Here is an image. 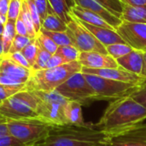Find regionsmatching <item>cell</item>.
Returning <instances> with one entry per match:
<instances>
[{"label":"cell","mask_w":146,"mask_h":146,"mask_svg":"<svg viewBox=\"0 0 146 146\" xmlns=\"http://www.w3.org/2000/svg\"><path fill=\"white\" fill-rule=\"evenodd\" d=\"M145 120V108L128 96L111 101L96 126L112 139L135 128Z\"/></svg>","instance_id":"cell-1"},{"label":"cell","mask_w":146,"mask_h":146,"mask_svg":"<svg viewBox=\"0 0 146 146\" xmlns=\"http://www.w3.org/2000/svg\"><path fill=\"white\" fill-rule=\"evenodd\" d=\"M110 138L100 131L96 125L52 126L47 136L22 146H94L107 144Z\"/></svg>","instance_id":"cell-2"},{"label":"cell","mask_w":146,"mask_h":146,"mask_svg":"<svg viewBox=\"0 0 146 146\" xmlns=\"http://www.w3.org/2000/svg\"><path fill=\"white\" fill-rule=\"evenodd\" d=\"M82 65L79 61L62 64L61 66L33 70L32 74L26 84L27 90L52 92L68 80L72 75L81 72Z\"/></svg>","instance_id":"cell-3"},{"label":"cell","mask_w":146,"mask_h":146,"mask_svg":"<svg viewBox=\"0 0 146 146\" xmlns=\"http://www.w3.org/2000/svg\"><path fill=\"white\" fill-rule=\"evenodd\" d=\"M31 92L37 100L36 111L38 120L50 126L67 124L64 117V108L68 101L67 98L56 91L43 92L32 90Z\"/></svg>","instance_id":"cell-4"},{"label":"cell","mask_w":146,"mask_h":146,"mask_svg":"<svg viewBox=\"0 0 146 146\" xmlns=\"http://www.w3.org/2000/svg\"><path fill=\"white\" fill-rule=\"evenodd\" d=\"M37 100L29 90H22L0 104V114L8 120L38 119Z\"/></svg>","instance_id":"cell-5"},{"label":"cell","mask_w":146,"mask_h":146,"mask_svg":"<svg viewBox=\"0 0 146 146\" xmlns=\"http://www.w3.org/2000/svg\"><path fill=\"white\" fill-rule=\"evenodd\" d=\"M84 75L94 90L97 100L114 101L128 97L141 86V85L118 81L94 74H84Z\"/></svg>","instance_id":"cell-6"},{"label":"cell","mask_w":146,"mask_h":146,"mask_svg":"<svg viewBox=\"0 0 146 146\" xmlns=\"http://www.w3.org/2000/svg\"><path fill=\"white\" fill-rule=\"evenodd\" d=\"M7 125L9 134L24 145L44 139L52 127L38 119L8 120Z\"/></svg>","instance_id":"cell-7"},{"label":"cell","mask_w":146,"mask_h":146,"mask_svg":"<svg viewBox=\"0 0 146 146\" xmlns=\"http://www.w3.org/2000/svg\"><path fill=\"white\" fill-rule=\"evenodd\" d=\"M56 91L68 100L78 102L81 105H86L97 101L96 93L82 72L72 75Z\"/></svg>","instance_id":"cell-8"},{"label":"cell","mask_w":146,"mask_h":146,"mask_svg":"<svg viewBox=\"0 0 146 146\" xmlns=\"http://www.w3.org/2000/svg\"><path fill=\"white\" fill-rule=\"evenodd\" d=\"M72 20L67 24V33L70 40L80 52L98 51L108 54L106 47L101 44L97 38L86 29L81 22L71 14Z\"/></svg>","instance_id":"cell-9"},{"label":"cell","mask_w":146,"mask_h":146,"mask_svg":"<svg viewBox=\"0 0 146 146\" xmlns=\"http://www.w3.org/2000/svg\"><path fill=\"white\" fill-rule=\"evenodd\" d=\"M116 32L134 50L146 51V23H133L122 21Z\"/></svg>","instance_id":"cell-10"},{"label":"cell","mask_w":146,"mask_h":146,"mask_svg":"<svg viewBox=\"0 0 146 146\" xmlns=\"http://www.w3.org/2000/svg\"><path fill=\"white\" fill-rule=\"evenodd\" d=\"M81 72L84 74H94L110 80L137 84L141 86L146 83V78L143 77L142 75H139L134 73L129 72L120 66L115 68H88L82 67Z\"/></svg>","instance_id":"cell-11"},{"label":"cell","mask_w":146,"mask_h":146,"mask_svg":"<svg viewBox=\"0 0 146 146\" xmlns=\"http://www.w3.org/2000/svg\"><path fill=\"white\" fill-rule=\"evenodd\" d=\"M82 67L88 68H115L119 65L115 58L98 51L80 52L78 60Z\"/></svg>","instance_id":"cell-12"},{"label":"cell","mask_w":146,"mask_h":146,"mask_svg":"<svg viewBox=\"0 0 146 146\" xmlns=\"http://www.w3.org/2000/svg\"><path fill=\"white\" fill-rule=\"evenodd\" d=\"M111 146H146V125L140 124L135 128L110 139Z\"/></svg>","instance_id":"cell-13"},{"label":"cell","mask_w":146,"mask_h":146,"mask_svg":"<svg viewBox=\"0 0 146 146\" xmlns=\"http://www.w3.org/2000/svg\"><path fill=\"white\" fill-rule=\"evenodd\" d=\"M75 5L86 9L103 18L107 23L113 27L115 30L122 23V20L114 14H112L108 9L103 6L97 0H74Z\"/></svg>","instance_id":"cell-14"},{"label":"cell","mask_w":146,"mask_h":146,"mask_svg":"<svg viewBox=\"0 0 146 146\" xmlns=\"http://www.w3.org/2000/svg\"><path fill=\"white\" fill-rule=\"evenodd\" d=\"M32 69L22 67L9 59L2 56L0 62V73H3L26 85L32 74Z\"/></svg>","instance_id":"cell-15"},{"label":"cell","mask_w":146,"mask_h":146,"mask_svg":"<svg viewBox=\"0 0 146 146\" xmlns=\"http://www.w3.org/2000/svg\"><path fill=\"white\" fill-rule=\"evenodd\" d=\"M79 21L104 46H107V45H110V44H118V43H120V44H126V42L123 40V38L120 36V34L115 30H114V29L97 27V26H93V25L88 24V23H86L85 21H82L80 20H79Z\"/></svg>","instance_id":"cell-16"},{"label":"cell","mask_w":146,"mask_h":146,"mask_svg":"<svg viewBox=\"0 0 146 146\" xmlns=\"http://www.w3.org/2000/svg\"><path fill=\"white\" fill-rule=\"evenodd\" d=\"M144 51L139 50H133L128 54L120 57L116 60L118 65L122 68L134 73L136 74L141 75L142 67H143Z\"/></svg>","instance_id":"cell-17"},{"label":"cell","mask_w":146,"mask_h":146,"mask_svg":"<svg viewBox=\"0 0 146 146\" xmlns=\"http://www.w3.org/2000/svg\"><path fill=\"white\" fill-rule=\"evenodd\" d=\"M71 14L74 15L76 18L79 20L85 21L88 24L97 26V27H106V28H110L115 30L113 27H111L109 23H107L103 18H101L99 15L97 14L84 9L82 7H80L78 5H74L72 9H71ZM116 31V30H115Z\"/></svg>","instance_id":"cell-18"},{"label":"cell","mask_w":146,"mask_h":146,"mask_svg":"<svg viewBox=\"0 0 146 146\" xmlns=\"http://www.w3.org/2000/svg\"><path fill=\"white\" fill-rule=\"evenodd\" d=\"M121 19L128 22L146 23V6L139 7L122 3V13Z\"/></svg>","instance_id":"cell-19"},{"label":"cell","mask_w":146,"mask_h":146,"mask_svg":"<svg viewBox=\"0 0 146 146\" xmlns=\"http://www.w3.org/2000/svg\"><path fill=\"white\" fill-rule=\"evenodd\" d=\"M81 104L75 101L68 100L64 108V117L67 124L82 126L85 125L83 120Z\"/></svg>","instance_id":"cell-20"},{"label":"cell","mask_w":146,"mask_h":146,"mask_svg":"<svg viewBox=\"0 0 146 146\" xmlns=\"http://www.w3.org/2000/svg\"><path fill=\"white\" fill-rule=\"evenodd\" d=\"M54 12L67 24L72 20L71 9L75 5L74 0H48Z\"/></svg>","instance_id":"cell-21"},{"label":"cell","mask_w":146,"mask_h":146,"mask_svg":"<svg viewBox=\"0 0 146 146\" xmlns=\"http://www.w3.org/2000/svg\"><path fill=\"white\" fill-rule=\"evenodd\" d=\"M42 28L51 32H66L67 23L56 13L49 14L42 21Z\"/></svg>","instance_id":"cell-22"},{"label":"cell","mask_w":146,"mask_h":146,"mask_svg":"<svg viewBox=\"0 0 146 146\" xmlns=\"http://www.w3.org/2000/svg\"><path fill=\"white\" fill-rule=\"evenodd\" d=\"M15 35H16L15 21L7 20L6 22L4 23L3 32V35H2L3 44V55H6L9 52Z\"/></svg>","instance_id":"cell-23"},{"label":"cell","mask_w":146,"mask_h":146,"mask_svg":"<svg viewBox=\"0 0 146 146\" xmlns=\"http://www.w3.org/2000/svg\"><path fill=\"white\" fill-rule=\"evenodd\" d=\"M20 16L22 19V21L26 26V28L27 31V36L32 39L36 38L37 33L35 32L33 23V21H32L31 15H30V12H29L27 4L25 0H23V2H22V7H21V13H20Z\"/></svg>","instance_id":"cell-24"},{"label":"cell","mask_w":146,"mask_h":146,"mask_svg":"<svg viewBox=\"0 0 146 146\" xmlns=\"http://www.w3.org/2000/svg\"><path fill=\"white\" fill-rule=\"evenodd\" d=\"M105 47H106L108 55L111 56L115 60H117L120 57H122L123 56L128 54L133 50H134L127 44H120V43L112 44L107 45Z\"/></svg>","instance_id":"cell-25"},{"label":"cell","mask_w":146,"mask_h":146,"mask_svg":"<svg viewBox=\"0 0 146 146\" xmlns=\"http://www.w3.org/2000/svg\"><path fill=\"white\" fill-rule=\"evenodd\" d=\"M56 53L62 56L68 62H71L79 60L80 51L74 45L69 44L58 46V49Z\"/></svg>","instance_id":"cell-26"},{"label":"cell","mask_w":146,"mask_h":146,"mask_svg":"<svg viewBox=\"0 0 146 146\" xmlns=\"http://www.w3.org/2000/svg\"><path fill=\"white\" fill-rule=\"evenodd\" d=\"M40 32L50 37L58 46L73 44L67 32H51V31H47L44 28H41Z\"/></svg>","instance_id":"cell-27"},{"label":"cell","mask_w":146,"mask_h":146,"mask_svg":"<svg viewBox=\"0 0 146 146\" xmlns=\"http://www.w3.org/2000/svg\"><path fill=\"white\" fill-rule=\"evenodd\" d=\"M22 55L24 56V57L27 59V61L28 62V63L30 64V66L33 67L35 64L36 62V58H37V53H38V42L36 38H33L31 40V42L25 47L23 48V50H21Z\"/></svg>","instance_id":"cell-28"},{"label":"cell","mask_w":146,"mask_h":146,"mask_svg":"<svg viewBox=\"0 0 146 146\" xmlns=\"http://www.w3.org/2000/svg\"><path fill=\"white\" fill-rule=\"evenodd\" d=\"M36 39L38 41V43L39 44V45L44 49L45 50H47L48 52H50L51 55L55 54L58 49V45L47 35H45L44 33L39 32L36 37Z\"/></svg>","instance_id":"cell-29"},{"label":"cell","mask_w":146,"mask_h":146,"mask_svg":"<svg viewBox=\"0 0 146 146\" xmlns=\"http://www.w3.org/2000/svg\"><path fill=\"white\" fill-rule=\"evenodd\" d=\"M38 42V41H37ZM51 56V54L43 49L39 44L38 43V53H37V58L34 66L33 67V70H39V69H44L46 68V64L50 57Z\"/></svg>","instance_id":"cell-30"},{"label":"cell","mask_w":146,"mask_h":146,"mask_svg":"<svg viewBox=\"0 0 146 146\" xmlns=\"http://www.w3.org/2000/svg\"><path fill=\"white\" fill-rule=\"evenodd\" d=\"M25 1H26V3L27 4L28 9H29V12H30V15H31L32 21H33V27H34L35 32L37 33V35H38V33L40 32V30L42 28V22H41L38 9H37L35 4H34L33 0H25Z\"/></svg>","instance_id":"cell-31"},{"label":"cell","mask_w":146,"mask_h":146,"mask_svg":"<svg viewBox=\"0 0 146 146\" xmlns=\"http://www.w3.org/2000/svg\"><path fill=\"white\" fill-rule=\"evenodd\" d=\"M103 6L108 9L112 14L121 18L122 13V3L120 0H97Z\"/></svg>","instance_id":"cell-32"},{"label":"cell","mask_w":146,"mask_h":146,"mask_svg":"<svg viewBox=\"0 0 146 146\" xmlns=\"http://www.w3.org/2000/svg\"><path fill=\"white\" fill-rule=\"evenodd\" d=\"M33 2L38 9L41 22L49 14L55 13L48 0H33Z\"/></svg>","instance_id":"cell-33"},{"label":"cell","mask_w":146,"mask_h":146,"mask_svg":"<svg viewBox=\"0 0 146 146\" xmlns=\"http://www.w3.org/2000/svg\"><path fill=\"white\" fill-rule=\"evenodd\" d=\"M23 0H10L8 14H7V20L10 21H16L20 15L21 7H22Z\"/></svg>","instance_id":"cell-34"},{"label":"cell","mask_w":146,"mask_h":146,"mask_svg":"<svg viewBox=\"0 0 146 146\" xmlns=\"http://www.w3.org/2000/svg\"><path fill=\"white\" fill-rule=\"evenodd\" d=\"M26 87L23 86H5L0 85V104L4 100L8 99L11 96L15 95V93L25 90Z\"/></svg>","instance_id":"cell-35"},{"label":"cell","mask_w":146,"mask_h":146,"mask_svg":"<svg viewBox=\"0 0 146 146\" xmlns=\"http://www.w3.org/2000/svg\"><path fill=\"white\" fill-rule=\"evenodd\" d=\"M31 40H32V38H30L27 36H22V35L16 34L13 40L9 52L21 51L23 50V48H25L31 42Z\"/></svg>","instance_id":"cell-36"},{"label":"cell","mask_w":146,"mask_h":146,"mask_svg":"<svg viewBox=\"0 0 146 146\" xmlns=\"http://www.w3.org/2000/svg\"><path fill=\"white\" fill-rule=\"evenodd\" d=\"M3 57H6L13 62H15V63L22 66V67H25L27 68H29V69H32V67L30 66V64L28 63V62L27 61V59L24 57V56L22 55L21 51H15V52H9L8 54L6 55H3ZM33 70V69H32Z\"/></svg>","instance_id":"cell-37"},{"label":"cell","mask_w":146,"mask_h":146,"mask_svg":"<svg viewBox=\"0 0 146 146\" xmlns=\"http://www.w3.org/2000/svg\"><path fill=\"white\" fill-rule=\"evenodd\" d=\"M131 97L137 102L141 104L146 109V83L142 85L137 91H135Z\"/></svg>","instance_id":"cell-38"},{"label":"cell","mask_w":146,"mask_h":146,"mask_svg":"<svg viewBox=\"0 0 146 146\" xmlns=\"http://www.w3.org/2000/svg\"><path fill=\"white\" fill-rule=\"evenodd\" d=\"M68 63V62L59 54L55 53L53 55H51V56L50 57V59L47 62L46 64V68H56L58 66H61L62 64Z\"/></svg>","instance_id":"cell-39"},{"label":"cell","mask_w":146,"mask_h":146,"mask_svg":"<svg viewBox=\"0 0 146 146\" xmlns=\"http://www.w3.org/2000/svg\"><path fill=\"white\" fill-rule=\"evenodd\" d=\"M0 85H5V86H23L26 87L25 84L21 83L20 81L3 74L0 73Z\"/></svg>","instance_id":"cell-40"},{"label":"cell","mask_w":146,"mask_h":146,"mask_svg":"<svg viewBox=\"0 0 146 146\" xmlns=\"http://www.w3.org/2000/svg\"><path fill=\"white\" fill-rule=\"evenodd\" d=\"M24 145L9 134L0 137V146H22Z\"/></svg>","instance_id":"cell-41"},{"label":"cell","mask_w":146,"mask_h":146,"mask_svg":"<svg viewBox=\"0 0 146 146\" xmlns=\"http://www.w3.org/2000/svg\"><path fill=\"white\" fill-rule=\"evenodd\" d=\"M10 0H0V20L5 23L7 21V14Z\"/></svg>","instance_id":"cell-42"},{"label":"cell","mask_w":146,"mask_h":146,"mask_svg":"<svg viewBox=\"0 0 146 146\" xmlns=\"http://www.w3.org/2000/svg\"><path fill=\"white\" fill-rule=\"evenodd\" d=\"M15 31H16V34L22 35V36H27V31L26 26L20 15L17 18V20L15 21Z\"/></svg>","instance_id":"cell-43"},{"label":"cell","mask_w":146,"mask_h":146,"mask_svg":"<svg viewBox=\"0 0 146 146\" xmlns=\"http://www.w3.org/2000/svg\"><path fill=\"white\" fill-rule=\"evenodd\" d=\"M7 121H8V119L0 114V137L9 134Z\"/></svg>","instance_id":"cell-44"},{"label":"cell","mask_w":146,"mask_h":146,"mask_svg":"<svg viewBox=\"0 0 146 146\" xmlns=\"http://www.w3.org/2000/svg\"><path fill=\"white\" fill-rule=\"evenodd\" d=\"M122 3L131 6H146V0H120Z\"/></svg>","instance_id":"cell-45"},{"label":"cell","mask_w":146,"mask_h":146,"mask_svg":"<svg viewBox=\"0 0 146 146\" xmlns=\"http://www.w3.org/2000/svg\"><path fill=\"white\" fill-rule=\"evenodd\" d=\"M141 75L146 78V51H144V59H143V67H142Z\"/></svg>","instance_id":"cell-46"},{"label":"cell","mask_w":146,"mask_h":146,"mask_svg":"<svg viewBox=\"0 0 146 146\" xmlns=\"http://www.w3.org/2000/svg\"><path fill=\"white\" fill-rule=\"evenodd\" d=\"M3 38L0 37V56H3Z\"/></svg>","instance_id":"cell-47"},{"label":"cell","mask_w":146,"mask_h":146,"mask_svg":"<svg viewBox=\"0 0 146 146\" xmlns=\"http://www.w3.org/2000/svg\"><path fill=\"white\" fill-rule=\"evenodd\" d=\"M3 27H4V23L2 22V21L0 20V37H2V35H3Z\"/></svg>","instance_id":"cell-48"},{"label":"cell","mask_w":146,"mask_h":146,"mask_svg":"<svg viewBox=\"0 0 146 146\" xmlns=\"http://www.w3.org/2000/svg\"><path fill=\"white\" fill-rule=\"evenodd\" d=\"M94 146H111V145L110 143H107V144H98V145H96Z\"/></svg>","instance_id":"cell-49"},{"label":"cell","mask_w":146,"mask_h":146,"mask_svg":"<svg viewBox=\"0 0 146 146\" xmlns=\"http://www.w3.org/2000/svg\"><path fill=\"white\" fill-rule=\"evenodd\" d=\"M1 60H2V56H0V62H1Z\"/></svg>","instance_id":"cell-50"},{"label":"cell","mask_w":146,"mask_h":146,"mask_svg":"<svg viewBox=\"0 0 146 146\" xmlns=\"http://www.w3.org/2000/svg\"><path fill=\"white\" fill-rule=\"evenodd\" d=\"M145 125H146V124H145Z\"/></svg>","instance_id":"cell-51"}]
</instances>
